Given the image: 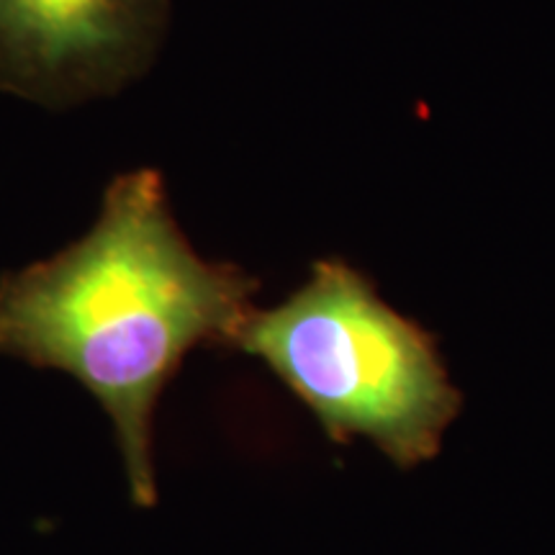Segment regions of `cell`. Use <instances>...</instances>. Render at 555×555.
I'll list each match as a JSON object with an SVG mask.
<instances>
[{
  "label": "cell",
  "instance_id": "6da1fadb",
  "mask_svg": "<svg viewBox=\"0 0 555 555\" xmlns=\"http://www.w3.org/2000/svg\"><path fill=\"white\" fill-rule=\"evenodd\" d=\"M258 283L201 258L155 170L116 178L75 245L0 281V356L73 376L106 409L131 499H157L152 414L198 345H237Z\"/></svg>",
  "mask_w": 555,
  "mask_h": 555
},
{
  "label": "cell",
  "instance_id": "7a4b0ae2",
  "mask_svg": "<svg viewBox=\"0 0 555 555\" xmlns=\"http://www.w3.org/2000/svg\"><path fill=\"white\" fill-rule=\"evenodd\" d=\"M237 347L266 360L332 440L367 437L399 466L433 457L457 414L433 337L339 260L317 262L275 309H255Z\"/></svg>",
  "mask_w": 555,
  "mask_h": 555
},
{
  "label": "cell",
  "instance_id": "3957f363",
  "mask_svg": "<svg viewBox=\"0 0 555 555\" xmlns=\"http://www.w3.org/2000/svg\"><path fill=\"white\" fill-rule=\"evenodd\" d=\"M159 0H0V80L80 93L142 57Z\"/></svg>",
  "mask_w": 555,
  "mask_h": 555
}]
</instances>
